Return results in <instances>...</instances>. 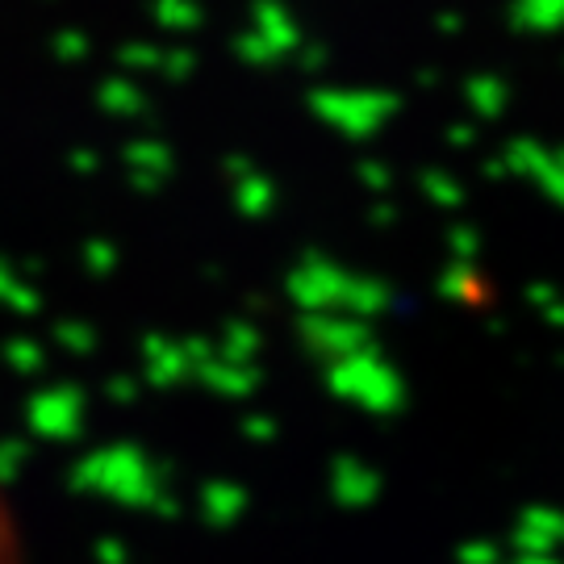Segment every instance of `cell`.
Listing matches in <instances>:
<instances>
[{
	"instance_id": "obj_1",
	"label": "cell",
	"mask_w": 564,
	"mask_h": 564,
	"mask_svg": "<svg viewBox=\"0 0 564 564\" xmlns=\"http://www.w3.org/2000/svg\"><path fill=\"white\" fill-rule=\"evenodd\" d=\"M0 564H30L25 531H21V510L13 502V489L0 477Z\"/></svg>"
}]
</instances>
